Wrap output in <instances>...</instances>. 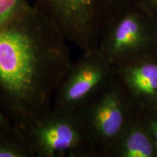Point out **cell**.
Here are the masks:
<instances>
[{"mask_svg":"<svg viewBox=\"0 0 157 157\" xmlns=\"http://www.w3.org/2000/svg\"><path fill=\"white\" fill-rule=\"evenodd\" d=\"M138 118L157 148V111H138Z\"/></svg>","mask_w":157,"mask_h":157,"instance_id":"obj_9","label":"cell"},{"mask_svg":"<svg viewBox=\"0 0 157 157\" xmlns=\"http://www.w3.org/2000/svg\"><path fill=\"white\" fill-rule=\"evenodd\" d=\"M23 15L19 7L0 22V108L20 131L52 109L72 63L56 23Z\"/></svg>","mask_w":157,"mask_h":157,"instance_id":"obj_1","label":"cell"},{"mask_svg":"<svg viewBox=\"0 0 157 157\" xmlns=\"http://www.w3.org/2000/svg\"><path fill=\"white\" fill-rule=\"evenodd\" d=\"M20 7V0H0V22L13 15Z\"/></svg>","mask_w":157,"mask_h":157,"instance_id":"obj_10","label":"cell"},{"mask_svg":"<svg viewBox=\"0 0 157 157\" xmlns=\"http://www.w3.org/2000/svg\"><path fill=\"white\" fill-rule=\"evenodd\" d=\"M13 127L14 126L11 123L9 118L7 117V115L0 108V131L8 129Z\"/></svg>","mask_w":157,"mask_h":157,"instance_id":"obj_11","label":"cell"},{"mask_svg":"<svg viewBox=\"0 0 157 157\" xmlns=\"http://www.w3.org/2000/svg\"><path fill=\"white\" fill-rule=\"evenodd\" d=\"M98 50L113 67L157 53V22L146 13L123 12L107 27Z\"/></svg>","mask_w":157,"mask_h":157,"instance_id":"obj_4","label":"cell"},{"mask_svg":"<svg viewBox=\"0 0 157 157\" xmlns=\"http://www.w3.org/2000/svg\"><path fill=\"white\" fill-rule=\"evenodd\" d=\"M138 111L117 74L76 111L98 157H108Z\"/></svg>","mask_w":157,"mask_h":157,"instance_id":"obj_2","label":"cell"},{"mask_svg":"<svg viewBox=\"0 0 157 157\" xmlns=\"http://www.w3.org/2000/svg\"><path fill=\"white\" fill-rule=\"evenodd\" d=\"M156 22H157V21H156Z\"/></svg>","mask_w":157,"mask_h":157,"instance_id":"obj_13","label":"cell"},{"mask_svg":"<svg viewBox=\"0 0 157 157\" xmlns=\"http://www.w3.org/2000/svg\"><path fill=\"white\" fill-rule=\"evenodd\" d=\"M137 111H157V53L115 67Z\"/></svg>","mask_w":157,"mask_h":157,"instance_id":"obj_6","label":"cell"},{"mask_svg":"<svg viewBox=\"0 0 157 157\" xmlns=\"http://www.w3.org/2000/svg\"><path fill=\"white\" fill-rule=\"evenodd\" d=\"M144 4H146L150 11L157 12V0H144Z\"/></svg>","mask_w":157,"mask_h":157,"instance_id":"obj_12","label":"cell"},{"mask_svg":"<svg viewBox=\"0 0 157 157\" xmlns=\"http://www.w3.org/2000/svg\"><path fill=\"white\" fill-rule=\"evenodd\" d=\"M21 132L35 157H98L76 112L52 107Z\"/></svg>","mask_w":157,"mask_h":157,"instance_id":"obj_3","label":"cell"},{"mask_svg":"<svg viewBox=\"0 0 157 157\" xmlns=\"http://www.w3.org/2000/svg\"><path fill=\"white\" fill-rule=\"evenodd\" d=\"M0 157H35L23 133L15 128L0 131Z\"/></svg>","mask_w":157,"mask_h":157,"instance_id":"obj_8","label":"cell"},{"mask_svg":"<svg viewBox=\"0 0 157 157\" xmlns=\"http://www.w3.org/2000/svg\"><path fill=\"white\" fill-rule=\"evenodd\" d=\"M108 157H157V148L139 120L138 112L113 145Z\"/></svg>","mask_w":157,"mask_h":157,"instance_id":"obj_7","label":"cell"},{"mask_svg":"<svg viewBox=\"0 0 157 157\" xmlns=\"http://www.w3.org/2000/svg\"><path fill=\"white\" fill-rule=\"evenodd\" d=\"M115 74L111 66L98 50L82 52L73 62L55 94L52 108L76 112Z\"/></svg>","mask_w":157,"mask_h":157,"instance_id":"obj_5","label":"cell"}]
</instances>
